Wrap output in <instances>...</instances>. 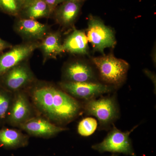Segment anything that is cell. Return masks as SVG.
<instances>
[{
  "instance_id": "1",
  "label": "cell",
  "mask_w": 156,
  "mask_h": 156,
  "mask_svg": "<svg viewBox=\"0 0 156 156\" xmlns=\"http://www.w3.org/2000/svg\"><path fill=\"white\" fill-rule=\"evenodd\" d=\"M26 92L39 115L57 126L72 122L83 111L82 103L53 84L38 81Z\"/></svg>"
},
{
  "instance_id": "2",
  "label": "cell",
  "mask_w": 156,
  "mask_h": 156,
  "mask_svg": "<svg viewBox=\"0 0 156 156\" xmlns=\"http://www.w3.org/2000/svg\"><path fill=\"white\" fill-rule=\"evenodd\" d=\"M83 111L95 117L99 122L100 130H108L119 118V105L115 96L93 98L82 103Z\"/></svg>"
},
{
  "instance_id": "3",
  "label": "cell",
  "mask_w": 156,
  "mask_h": 156,
  "mask_svg": "<svg viewBox=\"0 0 156 156\" xmlns=\"http://www.w3.org/2000/svg\"><path fill=\"white\" fill-rule=\"evenodd\" d=\"M92 60L104 84L114 88L126 80L129 65L125 60L111 55L94 57Z\"/></svg>"
},
{
  "instance_id": "4",
  "label": "cell",
  "mask_w": 156,
  "mask_h": 156,
  "mask_svg": "<svg viewBox=\"0 0 156 156\" xmlns=\"http://www.w3.org/2000/svg\"><path fill=\"white\" fill-rule=\"evenodd\" d=\"M38 81L28 60H27L15 66L3 75L0 79V87L14 93L27 91Z\"/></svg>"
},
{
  "instance_id": "5",
  "label": "cell",
  "mask_w": 156,
  "mask_h": 156,
  "mask_svg": "<svg viewBox=\"0 0 156 156\" xmlns=\"http://www.w3.org/2000/svg\"><path fill=\"white\" fill-rule=\"evenodd\" d=\"M137 127L136 126L130 131L124 132L118 129L114 124L103 140L92 145V148L100 153L110 152L136 156L130 135Z\"/></svg>"
},
{
  "instance_id": "6",
  "label": "cell",
  "mask_w": 156,
  "mask_h": 156,
  "mask_svg": "<svg viewBox=\"0 0 156 156\" xmlns=\"http://www.w3.org/2000/svg\"><path fill=\"white\" fill-rule=\"evenodd\" d=\"M38 115L27 92L20 91L13 94L6 123L14 128H19L30 119Z\"/></svg>"
},
{
  "instance_id": "7",
  "label": "cell",
  "mask_w": 156,
  "mask_h": 156,
  "mask_svg": "<svg viewBox=\"0 0 156 156\" xmlns=\"http://www.w3.org/2000/svg\"><path fill=\"white\" fill-rule=\"evenodd\" d=\"M58 87L69 95L76 98L87 101L98 96L110 93L114 88L98 82H75L61 81Z\"/></svg>"
},
{
  "instance_id": "8",
  "label": "cell",
  "mask_w": 156,
  "mask_h": 156,
  "mask_svg": "<svg viewBox=\"0 0 156 156\" xmlns=\"http://www.w3.org/2000/svg\"><path fill=\"white\" fill-rule=\"evenodd\" d=\"M87 36L94 50L103 54L105 48H112L115 45L112 30L100 20L92 16L89 17Z\"/></svg>"
},
{
  "instance_id": "9",
  "label": "cell",
  "mask_w": 156,
  "mask_h": 156,
  "mask_svg": "<svg viewBox=\"0 0 156 156\" xmlns=\"http://www.w3.org/2000/svg\"><path fill=\"white\" fill-rule=\"evenodd\" d=\"M40 42H24L13 46L0 55V79L7 71L22 62L28 60L38 49Z\"/></svg>"
},
{
  "instance_id": "10",
  "label": "cell",
  "mask_w": 156,
  "mask_h": 156,
  "mask_svg": "<svg viewBox=\"0 0 156 156\" xmlns=\"http://www.w3.org/2000/svg\"><path fill=\"white\" fill-rule=\"evenodd\" d=\"M18 128L25 131L29 136L46 139L52 138L68 130L67 128L57 126L40 115L30 119Z\"/></svg>"
},
{
  "instance_id": "11",
  "label": "cell",
  "mask_w": 156,
  "mask_h": 156,
  "mask_svg": "<svg viewBox=\"0 0 156 156\" xmlns=\"http://www.w3.org/2000/svg\"><path fill=\"white\" fill-rule=\"evenodd\" d=\"M17 18L14 24V30L24 42H40L50 31L49 26L36 20Z\"/></svg>"
},
{
  "instance_id": "12",
  "label": "cell",
  "mask_w": 156,
  "mask_h": 156,
  "mask_svg": "<svg viewBox=\"0 0 156 156\" xmlns=\"http://www.w3.org/2000/svg\"><path fill=\"white\" fill-rule=\"evenodd\" d=\"M62 81L64 82H96L95 73L92 67L80 60L72 61L66 65L62 69Z\"/></svg>"
},
{
  "instance_id": "13",
  "label": "cell",
  "mask_w": 156,
  "mask_h": 156,
  "mask_svg": "<svg viewBox=\"0 0 156 156\" xmlns=\"http://www.w3.org/2000/svg\"><path fill=\"white\" fill-rule=\"evenodd\" d=\"M81 3L64 2L56 7L52 14L57 23L65 27L72 26L80 11Z\"/></svg>"
},
{
  "instance_id": "14",
  "label": "cell",
  "mask_w": 156,
  "mask_h": 156,
  "mask_svg": "<svg viewBox=\"0 0 156 156\" xmlns=\"http://www.w3.org/2000/svg\"><path fill=\"white\" fill-rule=\"evenodd\" d=\"M30 136L20 129L3 127L0 129V147L7 150H15L26 147L29 143Z\"/></svg>"
},
{
  "instance_id": "15",
  "label": "cell",
  "mask_w": 156,
  "mask_h": 156,
  "mask_svg": "<svg viewBox=\"0 0 156 156\" xmlns=\"http://www.w3.org/2000/svg\"><path fill=\"white\" fill-rule=\"evenodd\" d=\"M38 49L41 51L44 63L49 59L56 58L64 52L60 34L58 32H49L40 41Z\"/></svg>"
},
{
  "instance_id": "16",
  "label": "cell",
  "mask_w": 156,
  "mask_h": 156,
  "mask_svg": "<svg viewBox=\"0 0 156 156\" xmlns=\"http://www.w3.org/2000/svg\"><path fill=\"white\" fill-rule=\"evenodd\" d=\"M88 40L82 30L74 29L62 43L64 52L73 54H87L88 52Z\"/></svg>"
},
{
  "instance_id": "17",
  "label": "cell",
  "mask_w": 156,
  "mask_h": 156,
  "mask_svg": "<svg viewBox=\"0 0 156 156\" xmlns=\"http://www.w3.org/2000/svg\"><path fill=\"white\" fill-rule=\"evenodd\" d=\"M52 15V12L44 0H36L26 5L18 17L36 20L49 18Z\"/></svg>"
},
{
  "instance_id": "18",
  "label": "cell",
  "mask_w": 156,
  "mask_h": 156,
  "mask_svg": "<svg viewBox=\"0 0 156 156\" xmlns=\"http://www.w3.org/2000/svg\"><path fill=\"white\" fill-rule=\"evenodd\" d=\"M25 6L23 0H0V10L6 14L16 17H19Z\"/></svg>"
},
{
  "instance_id": "19",
  "label": "cell",
  "mask_w": 156,
  "mask_h": 156,
  "mask_svg": "<svg viewBox=\"0 0 156 156\" xmlns=\"http://www.w3.org/2000/svg\"><path fill=\"white\" fill-rule=\"evenodd\" d=\"M14 93L0 87V126L6 123Z\"/></svg>"
},
{
  "instance_id": "20",
  "label": "cell",
  "mask_w": 156,
  "mask_h": 156,
  "mask_svg": "<svg viewBox=\"0 0 156 156\" xmlns=\"http://www.w3.org/2000/svg\"><path fill=\"white\" fill-rule=\"evenodd\" d=\"M97 127V120L92 117H87L81 120L78 124V133L81 136H90L95 132Z\"/></svg>"
},
{
  "instance_id": "21",
  "label": "cell",
  "mask_w": 156,
  "mask_h": 156,
  "mask_svg": "<svg viewBox=\"0 0 156 156\" xmlns=\"http://www.w3.org/2000/svg\"><path fill=\"white\" fill-rule=\"evenodd\" d=\"M51 10L52 14L57 6L64 2L65 0H44Z\"/></svg>"
},
{
  "instance_id": "22",
  "label": "cell",
  "mask_w": 156,
  "mask_h": 156,
  "mask_svg": "<svg viewBox=\"0 0 156 156\" xmlns=\"http://www.w3.org/2000/svg\"><path fill=\"white\" fill-rule=\"evenodd\" d=\"M13 46L11 44L0 38V53H2L6 49H10Z\"/></svg>"
},
{
  "instance_id": "23",
  "label": "cell",
  "mask_w": 156,
  "mask_h": 156,
  "mask_svg": "<svg viewBox=\"0 0 156 156\" xmlns=\"http://www.w3.org/2000/svg\"><path fill=\"white\" fill-rule=\"evenodd\" d=\"M144 72H145V73L147 75V76L150 78L151 80H152L154 83L155 84V85L156 86L155 75H154V74L153 73L151 72L150 71H149L148 70H144Z\"/></svg>"
},
{
  "instance_id": "24",
  "label": "cell",
  "mask_w": 156,
  "mask_h": 156,
  "mask_svg": "<svg viewBox=\"0 0 156 156\" xmlns=\"http://www.w3.org/2000/svg\"><path fill=\"white\" fill-rule=\"evenodd\" d=\"M23 2H24L25 4V6L27 5H28V4H30L33 2H34L36 0H23Z\"/></svg>"
},
{
  "instance_id": "25",
  "label": "cell",
  "mask_w": 156,
  "mask_h": 156,
  "mask_svg": "<svg viewBox=\"0 0 156 156\" xmlns=\"http://www.w3.org/2000/svg\"><path fill=\"white\" fill-rule=\"evenodd\" d=\"M85 0H65V2H83Z\"/></svg>"
},
{
  "instance_id": "26",
  "label": "cell",
  "mask_w": 156,
  "mask_h": 156,
  "mask_svg": "<svg viewBox=\"0 0 156 156\" xmlns=\"http://www.w3.org/2000/svg\"><path fill=\"white\" fill-rule=\"evenodd\" d=\"M109 156H119L118 155L116 154H112L111 155Z\"/></svg>"
}]
</instances>
